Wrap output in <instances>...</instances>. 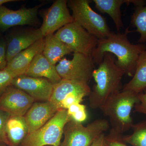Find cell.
Here are the masks:
<instances>
[{"label": "cell", "instance_id": "7c38bea8", "mask_svg": "<svg viewBox=\"0 0 146 146\" xmlns=\"http://www.w3.org/2000/svg\"><path fill=\"white\" fill-rule=\"evenodd\" d=\"M5 33L7 63L19 52L44 37L39 28L24 31L11 28Z\"/></svg>", "mask_w": 146, "mask_h": 146}, {"label": "cell", "instance_id": "f1b7e54d", "mask_svg": "<svg viewBox=\"0 0 146 146\" xmlns=\"http://www.w3.org/2000/svg\"><path fill=\"white\" fill-rule=\"evenodd\" d=\"M10 115L0 110V143L9 144L5 131L7 121Z\"/></svg>", "mask_w": 146, "mask_h": 146}, {"label": "cell", "instance_id": "ac0fdd59", "mask_svg": "<svg viewBox=\"0 0 146 146\" xmlns=\"http://www.w3.org/2000/svg\"><path fill=\"white\" fill-rule=\"evenodd\" d=\"M43 54L47 60L53 65L62 59L63 56L73 52L67 45L60 41L54 34L45 36Z\"/></svg>", "mask_w": 146, "mask_h": 146}, {"label": "cell", "instance_id": "ffe728a7", "mask_svg": "<svg viewBox=\"0 0 146 146\" xmlns=\"http://www.w3.org/2000/svg\"><path fill=\"white\" fill-rule=\"evenodd\" d=\"M5 131L9 143L18 146L28 133L24 116H9L6 123Z\"/></svg>", "mask_w": 146, "mask_h": 146}, {"label": "cell", "instance_id": "6da1fadb", "mask_svg": "<svg viewBox=\"0 0 146 146\" xmlns=\"http://www.w3.org/2000/svg\"><path fill=\"white\" fill-rule=\"evenodd\" d=\"M129 33L128 28L124 33L111 32L107 37L98 39L97 46L91 55L94 63L99 65L104 54L110 53L117 58L116 64L124 71L125 74L133 77L138 57L142 52L146 50V45L131 43L127 36Z\"/></svg>", "mask_w": 146, "mask_h": 146}, {"label": "cell", "instance_id": "8992f818", "mask_svg": "<svg viewBox=\"0 0 146 146\" xmlns=\"http://www.w3.org/2000/svg\"><path fill=\"white\" fill-rule=\"evenodd\" d=\"M89 0H70L68 6L72 12L74 21L98 39H103L111 33L106 20L95 12Z\"/></svg>", "mask_w": 146, "mask_h": 146}, {"label": "cell", "instance_id": "484cf974", "mask_svg": "<svg viewBox=\"0 0 146 146\" xmlns=\"http://www.w3.org/2000/svg\"><path fill=\"white\" fill-rule=\"evenodd\" d=\"M14 78L13 76L5 69L0 71V96L7 87L11 85Z\"/></svg>", "mask_w": 146, "mask_h": 146}, {"label": "cell", "instance_id": "52a82bcc", "mask_svg": "<svg viewBox=\"0 0 146 146\" xmlns=\"http://www.w3.org/2000/svg\"><path fill=\"white\" fill-rule=\"evenodd\" d=\"M55 36L67 45L73 52L91 56L98 39L74 21L58 30Z\"/></svg>", "mask_w": 146, "mask_h": 146}, {"label": "cell", "instance_id": "3957f363", "mask_svg": "<svg viewBox=\"0 0 146 146\" xmlns=\"http://www.w3.org/2000/svg\"><path fill=\"white\" fill-rule=\"evenodd\" d=\"M138 94L129 91H121L110 97L100 108L109 118L110 130L123 135L133 124L131 110L139 103Z\"/></svg>", "mask_w": 146, "mask_h": 146}, {"label": "cell", "instance_id": "d6986e66", "mask_svg": "<svg viewBox=\"0 0 146 146\" xmlns=\"http://www.w3.org/2000/svg\"><path fill=\"white\" fill-rule=\"evenodd\" d=\"M95 7L101 13H107L113 20L118 32L124 27L121 8L123 4L133 3L134 0H93Z\"/></svg>", "mask_w": 146, "mask_h": 146}, {"label": "cell", "instance_id": "4fadbf2b", "mask_svg": "<svg viewBox=\"0 0 146 146\" xmlns=\"http://www.w3.org/2000/svg\"><path fill=\"white\" fill-rule=\"evenodd\" d=\"M11 85L24 91L34 101L42 102L49 101L54 86L46 79L24 75L14 78Z\"/></svg>", "mask_w": 146, "mask_h": 146}, {"label": "cell", "instance_id": "83f0119b", "mask_svg": "<svg viewBox=\"0 0 146 146\" xmlns=\"http://www.w3.org/2000/svg\"><path fill=\"white\" fill-rule=\"evenodd\" d=\"M7 64L6 42L4 35L0 32V71L5 70Z\"/></svg>", "mask_w": 146, "mask_h": 146}, {"label": "cell", "instance_id": "d4e9b609", "mask_svg": "<svg viewBox=\"0 0 146 146\" xmlns=\"http://www.w3.org/2000/svg\"><path fill=\"white\" fill-rule=\"evenodd\" d=\"M85 96L81 94H69L60 102V109H68L73 104L80 103Z\"/></svg>", "mask_w": 146, "mask_h": 146}, {"label": "cell", "instance_id": "4dcf8cb0", "mask_svg": "<svg viewBox=\"0 0 146 146\" xmlns=\"http://www.w3.org/2000/svg\"><path fill=\"white\" fill-rule=\"evenodd\" d=\"M105 133H102L90 146H107L105 140Z\"/></svg>", "mask_w": 146, "mask_h": 146}, {"label": "cell", "instance_id": "30bf717a", "mask_svg": "<svg viewBox=\"0 0 146 146\" xmlns=\"http://www.w3.org/2000/svg\"><path fill=\"white\" fill-rule=\"evenodd\" d=\"M68 6V1L56 0L47 9L39 28L44 37L54 34L55 32L74 21Z\"/></svg>", "mask_w": 146, "mask_h": 146}, {"label": "cell", "instance_id": "f546056e", "mask_svg": "<svg viewBox=\"0 0 146 146\" xmlns=\"http://www.w3.org/2000/svg\"><path fill=\"white\" fill-rule=\"evenodd\" d=\"M139 103L134 106L135 112L146 115V91L138 94Z\"/></svg>", "mask_w": 146, "mask_h": 146}, {"label": "cell", "instance_id": "cb8c5ba5", "mask_svg": "<svg viewBox=\"0 0 146 146\" xmlns=\"http://www.w3.org/2000/svg\"><path fill=\"white\" fill-rule=\"evenodd\" d=\"M70 119L77 122L82 123L87 119L86 106L80 103L74 104L67 109Z\"/></svg>", "mask_w": 146, "mask_h": 146}, {"label": "cell", "instance_id": "277c9868", "mask_svg": "<svg viewBox=\"0 0 146 146\" xmlns=\"http://www.w3.org/2000/svg\"><path fill=\"white\" fill-rule=\"evenodd\" d=\"M70 119L67 110H59L44 125L28 134L22 146H59L65 125Z\"/></svg>", "mask_w": 146, "mask_h": 146}, {"label": "cell", "instance_id": "e0dca14e", "mask_svg": "<svg viewBox=\"0 0 146 146\" xmlns=\"http://www.w3.org/2000/svg\"><path fill=\"white\" fill-rule=\"evenodd\" d=\"M24 75L46 78L53 84L62 80L56 71V65L50 63L42 53L35 57Z\"/></svg>", "mask_w": 146, "mask_h": 146}, {"label": "cell", "instance_id": "4316f807", "mask_svg": "<svg viewBox=\"0 0 146 146\" xmlns=\"http://www.w3.org/2000/svg\"><path fill=\"white\" fill-rule=\"evenodd\" d=\"M123 135H119L110 131L109 134L106 136L105 140L107 146H128L122 139Z\"/></svg>", "mask_w": 146, "mask_h": 146}, {"label": "cell", "instance_id": "8fae6325", "mask_svg": "<svg viewBox=\"0 0 146 146\" xmlns=\"http://www.w3.org/2000/svg\"><path fill=\"white\" fill-rule=\"evenodd\" d=\"M34 101L26 93L11 85L0 96V110L10 116H24Z\"/></svg>", "mask_w": 146, "mask_h": 146}, {"label": "cell", "instance_id": "ba28073f", "mask_svg": "<svg viewBox=\"0 0 146 146\" xmlns=\"http://www.w3.org/2000/svg\"><path fill=\"white\" fill-rule=\"evenodd\" d=\"M56 71L62 79L88 84L93 78L95 63L91 56L74 52L71 60L62 58L56 65Z\"/></svg>", "mask_w": 146, "mask_h": 146}, {"label": "cell", "instance_id": "5bb4252c", "mask_svg": "<svg viewBox=\"0 0 146 146\" xmlns=\"http://www.w3.org/2000/svg\"><path fill=\"white\" fill-rule=\"evenodd\" d=\"M44 38L16 54L7 63L5 70L14 78L25 75L35 57L43 52L44 46Z\"/></svg>", "mask_w": 146, "mask_h": 146}, {"label": "cell", "instance_id": "44dd1931", "mask_svg": "<svg viewBox=\"0 0 146 146\" xmlns=\"http://www.w3.org/2000/svg\"><path fill=\"white\" fill-rule=\"evenodd\" d=\"M146 89V50L138 57L136 71L131 80L123 86L121 91H129L136 94Z\"/></svg>", "mask_w": 146, "mask_h": 146}, {"label": "cell", "instance_id": "1f68e13d", "mask_svg": "<svg viewBox=\"0 0 146 146\" xmlns=\"http://www.w3.org/2000/svg\"><path fill=\"white\" fill-rule=\"evenodd\" d=\"M18 0H0V7L6 3L18 1Z\"/></svg>", "mask_w": 146, "mask_h": 146}, {"label": "cell", "instance_id": "9c48e42d", "mask_svg": "<svg viewBox=\"0 0 146 146\" xmlns=\"http://www.w3.org/2000/svg\"><path fill=\"white\" fill-rule=\"evenodd\" d=\"M43 5L42 3L29 8L23 7L17 10L2 6L0 7V32L3 33L18 26L36 25L38 23V11Z\"/></svg>", "mask_w": 146, "mask_h": 146}, {"label": "cell", "instance_id": "7402d4cb", "mask_svg": "<svg viewBox=\"0 0 146 146\" xmlns=\"http://www.w3.org/2000/svg\"><path fill=\"white\" fill-rule=\"evenodd\" d=\"M131 24L136 27V32L140 34L138 43L146 42V1L145 5L135 7V11L131 18Z\"/></svg>", "mask_w": 146, "mask_h": 146}, {"label": "cell", "instance_id": "9a60e30c", "mask_svg": "<svg viewBox=\"0 0 146 146\" xmlns=\"http://www.w3.org/2000/svg\"><path fill=\"white\" fill-rule=\"evenodd\" d=\"M58 110L49 101L33 104L24 116L28 129V134L44 125Z\"/></svg>", "mask_w": 146, "mask_h": 146}, {"label": "cell", "instance_id": "5b68a950", "mask_svg": "<svg viewBox=\"0 0 146 146\" xmlns=\"http://www.w3.org/2000/svg\"><path fill=\"white\" fill-rule=\"evenodd\" d=\"M110 127L105 119H98L84 126L70 119L64 127V140L58 146H90Z\"/></svg>", "mask_w": 146, "mask_h": 146}, {"label": "cell", "instance_id": "2e32d148", "mask_svg": "<svg viewBox=\"0 0 146 146\" xmlns=\"http://www.w3.org/2000/svg\"><path fill=\"white\" fill-rule=\"evenodd\" d=\"M91 91L88 84L62 79L60 82L54 84L52 95L49 102L59 110L60 102L69 94H81L85 97L89 96Z\"/></svg>", "mask_w": 146, "mask_h": 146}, {"label": "cell", "instance_id": "603a6c76", "mask_svg": "<svg viewBox=\"0 0 146 146\" xmlns=\"http://www.w3.org/2000/svg\"><path fill=\"white\" fill-rule=\"evenodd\" d=\"M133 133L128 136H122L126 144L132 146H146V120L133 125Z\"/></svg>", "mask_w": 146, "mask_h": 146}, {"label": "cell", "instance_id": "7a4b0ae2", "mask_svg": "<svg viewBox=\"0 0 146 146\" xmlns=\"http://www.w3.org/2000/svg\"><path fill=\"white\" fill-rule=\"evenodd\" d=\"M115 56L105 53L98 69L93 74L96 84L89 96V106L92 109L100 108L110 97L121 91L122 78L124 71L116 64Z\"/></svg>", "mask_w": 146, "mask_h": 146}]
</instances>
